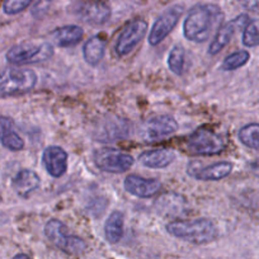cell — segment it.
Here are the masks:
<instances>
[{"label":"cell","instance_id":"obj_14","mask_svg":"<svg viewBox=\"0 0 259 259\" xmlns=\"http://www.w3.org/2000/svg\"><path fill=\"white\" fill-rule=\"evenodd\" d=\"M123 186L130 194L139 198L153 197L161 188V183L158 179H148L140 176L126 177Z\"/></svg>","mask_w":259,"mask_h":259},{"label":"cell","instance_id":"obj_19","mask_svg":"<svg viewBox=\"0 0 259 259\" xmlns=\"http://www.w3.org/2000/svg\"><path fill=\"white\" fill-rule=\"evenodd\" d=\"M231 171H233V164L230 161H220V163H215L212 165L205 166V168L197 169L196 171H192V173H189V176H192L197 181L215 182L226 178Z\"/></svg>","mask_w":259,"mask_h":259},{"label":"cell","instance_id":"obj_3","mask_svg":"<svg viewBox=\"0 0 259 259\" xmlns=\"http://www.w3.org/2000/svg\"><path fill=\"white\" fill-rule=\"evenodd\" d=\"M186 145L187 150L192 155L211 156L223 153L226 148V141L213 130L208 127H200L191 134Z\"/></svg>","mask_w":259,"mask_h":259},{"label":"cell","instance_id":"obj_7","mask_svg":"<svg viewBox=\"0 0 259 259\" xmlns=\"http://www.w3.org/2000/svg\"><path fill=\"white\" fill-rule=\"evenodd\" d=\"M93 160L97 168L107 173H124L134 165V158L130 154L112 148L98 149L94 151Z\"/></svg>","mask_w":259,"mask_h":259},{"label":"cell","instance_id":"obj_27","mask_svg":"<svg viewBox=\"0 0 259 259\" xmlns=\"http://www.w3.org/2000/svg\"><path fill=\"white\" fill-rule=\"evenodd\" d=\"M243 45L245 47H255L259 45V19L249 21L244 27Z\"/></svg>","mask_w":259,"mask_h":259},{"label":"cell","instance_id":"obj_22","mask_svg":"<svg viewBox=\"0 0 259 259\" xmlns=\"http://www.w3.org/2000/svg\"><path fill=\"white\" fill-rule=\"evenodd\" d=\"M124 215L121 211H113L104 224V235L108 243L116 244L123 236Z\"/></svg>","mask_w":259,"mask_h":259},{"label":"cell","instance_id":"obj_12","mask_svg":"<svg viewBox=\"0 0 259 259\" xmlns=\"http://www.w3.org/2000/svg\"><path fill=\"white\" fill-rule=\"evenodd\" d=\"M249 17L246 14H241V16H238L233 21L228 22V23L223 24V26L219 28L218 33H216L215 38L211 42L210 47H208V54L210 55H218L226 45H229V42L231 41L234 36H235L236 32L239 29L244 28V27L248 24Z\"/></svg>","mask_w":259,"mask_h":259},{"label":"cell","instance_id":"obj_31","mask_svg":"<svg viewBox=\"0 0 259 259\" xmlns=\"http://www.w3.org/2000/svg\"><path fill=\"white\" fill-rule=\"evenodd\" d=\"M250 170L254 176L259 177V158L255 159V160L250 164Z\"/></svg>","mask_w":259,"mask_h":259},{"label":"cell","instance_id":"obj_25","mask_svg":"<svg viewBox=\"0 0 259 259\" xmlns=\"http://www.w3.org/2000/svg\"><path fill=\"white\" fill-rule=\"evenodd\" d=\"M169 70L176 75H182L186 68V50L182 46H174L168 55Z\"/></svg>","mask_w":259,"mask_h":259},{"label":"cell","instance_id":"obj_30","mask_svg":"<svg viewBox=\"0 0 259 259\" xmlns=\"http://www.w3.org/2000/svg\"><path fill=\"white\" fill-rule=\"evenodd\" d=\"M239 3L248 11H256L259 8V0H239Z\"/></svg>","mask_w":259,"mask_h":259},{"label":"cell","instance_id":"obj_5","mask_svg":"<svg viewBox=\"0 0 259 259\" xmlns=\"http://www.w3.org/2000/svg\"><path fill=\"white\" fill-rule=\"evenodd\" d=\"M46 238L60 250L68 254L78 255L83 253L87 248L85 241L81 238L68 234V228L62 221L51 219L45 226Z\"/></svg>","mask_w":259,"mask_h":259},{"label":"cell","instance_id":"obj_4","mask_svg":"<svg viewBox=\"0 0 259 259\" xmlns=\"http://www.w3.org/2000/svg\"><path fill=\"white\" fill-rule=\"evenodd\" d=\"M37 74L31 69H6L0 71V96H13L32 91L37 84Z\"/></svg>","mask_w":259,"mask_h":259},{"label":"cell","instance_id":"obj_28","mask_svg":"<svg viewBox=\"0 0 259 259\" xmlns=\"http://www.w3.org/2000/svg\"><path fill=\"white\" fill-rule=\"evenodd\" d=\"M32 2L33 0H6L3 6V11L8 16H14V14L21 13L24 9L28 8L32 4Z\"/></svg>","mask_w":259,"mask_h":259},{"label":"cell","instance_id":"obj_15","mask_svg":"<svg viewBox=\"0 0 259 259\" xmlns=\"http://www.w3.org/2000/svg\"><path fill=\"white\" fill-rule=\"evenodd\" d=\"M176 159V153L170 149H154L144 151L139 156V161L150 169H163L170 165Z\"/></svg>","mask_w":259,"mask_h":259},{"label":"cell","instance_id":"obj_32","mask_svg":"<svg viewBox=\"0 0 259 259\" xmlns=\"http://www.w3.org/2000/svg\"><path fill=\"white\" fill-rule=\"evenodd\" d=\"M13 259H31L27 254H17Z\"/></svg>","mask_w":259,"mask_h":259},{"label":"cell","instance_id":"obj_13","mask_svg":"<svg viewBox=\"0 0 259 259\" xmlns=\"http://www.w3.org/2000/svg\"><path fill=\"white\" fill-rule=\"evenodd\" d=\"M42 164L50 176L60 178L68 170V153L60 146H49L42 154Z\"/></svg>","mask_w":259,"mask_h":259},{"label":"cell","instance_id":"obj_6","mask_svg":"<svg viewBox=\"0 0 259 259\" xmlns=\"http://www.w3.org/2000/svg\"><path fill=\"white\" fill-rule=\"evenodd\" d=\"M54 55V46L50 42H26L17 45L7 52V61L12 65L37 64L51 59Z\"/></svg>","mask_w":259,"mask_h":259},{"label":"cell","instance_id":"obj_10","mask_svg":"<svg viewBox=\"0 0 259 259\" xmlns=\"http://www.w3.org/2000/svg\"><path fill=\"white\" fill-rule=\"evenodd\" d=\"M178 130V122L170 116H158L148 119L141 127V138L148 143L163 140Z\"/></svg>","mask_w":259,"mask_h":259},{"label":"cell","instance_id":"obj_16","mask_svg":"<svg viewBox=\"0 0 259 259\" xmlns=\"http://www.w3.org/2000/svg\"><path fill=\"white\" fill-rule=\"evenodd\" d=\"M84 36V31L81 27L70 24V26L59 27L55 31L51 32L52 42L59 47H70L75 46L76 44L81 41Z\"/></svg>","mask_w":259,"mask_h":259},{"label":"cell","instance_id":"obj_21","mask_svg":"<svg viewBox=\"0 0 259 259\" xmlns=\"http://www.w3.org/2000/svg\"><path fill=\"white\" fill-rule=\"evenodd\" d=\"M128 123L124 119H109L98 131L99 141H116L128 135Z\"/></svg>","mask_w":259,"mask_h":259},{"label":"cell","instance_id":"obj_2","mask_svg":"<svg viewBox=\"0 0 259 259\" xmlns=\"http://www.w3.org/2000/svg\"><path fill=\"white\" fill-rule=\"evenodd\" d=\"M166 231L174 238L192 244H208L218 238V229L208 219H196L192 221H171L166 224Z\"/></svg>","mask_w":259,"mask_h":259},{"label":"cell","instance_id":"obj_17","mask_svg":"<svg viewBox=\"0 0 259 259\" xmlns=\"http://www.w3.org/2000/svg\"><path fill=\"white\" fill-rule=\"evenodd\" d=\"M39 177L31 169H22L14 176L12 181L14 191L21 196V197H28L32 192L36 191L39 187Z\"/></svg>","mask_w":259,"mask_h":259},{"label":"cell","instance_id":"obj_9","mask_svg":"<svg viewBox=\"0 0 259 259\" xmlns=\"http://www.w3.org/2000/svg\"><path fill=\"white\" fill-rule=\"evenodd\" d=\"M182 14H183V7L182 6H173L170 8L165 9L156 18L153 27H151L148 38L149 45L156 46L160 42H163L168 37V34L173 31L174 27L177 26Z\"/></svg>","mask_w":259,"mask_h":259},{"label":"cell","instance_id":"obj_1","mask_svg":"<svg viewBox=\"0 0 259 259\" xmlns=\"http://www.w3.org/2000/svg\"><path fill=\"white\" fill-rule=\"evenodd\" d=\"M223 19L224 13L218 6L200 4L193 7L184 19V37L196 44L207 41L215 29L220 28Z\"/></svg>","mask_w":259,"mask_h":259},{"label":"cell","instance_id":"obj_8","mask_svg":"<svg viewBox=\"0 0 259 259\" xmlns=\"http://www.w3.org/2000/svg\"><path fill=\"white\" fill-rule=\"evenodd\" d=\"M146 32H148V22L145 19H134L126 24V27L118 34V38L114 45V52L117 56L123 57L128 55L140 44Z\"/></svg>","mask_w":259,"mask_h":259},{"label":"cell","instance_id":"obj_18","mask_svg":"<svg viewBox=\"0 0 259 259\" xmlns=\"http://www.w3.org/2000/svg\"><path fill=\"white\" fill-rule=\"evenodd\" d=\"M0 143L11 151H19L24 148V141L14 130L13 121L0 116Z\"/></svg>","mask_w":259,"mask_h":259},{"label":"cell","instance_id":"obj_26","mask_svg":"<svg viewBox=\"0 0 259 259\" xmlns=\"http://www.w3.org/2000/svg\"><path fill=\"white\" fill-rule=\"evenodd\" d=\"M249 59H250V54L246 50H240V51H236L225 57V60L221 64V69L225 71L236 70V69H240L241 66H244L249 61Z\"/></svg>","mask_w":259,"mask_h":259},{"label":"cell","instance_id":"obj_29","mask_svg":"<svg viewBox=\"0 0 259 259\" xmlns=\"http://www.w3.org/2000/svg\"><path fill=\"white\" fill-rule=\"evenodd\" d=\"M50 4H51V0H38V3H36V6L32 9V16L36 18L44 17V14H46V12L49 11Z\"/></svg>","mask_w":259,"mask_h":259},{"label":"cell","instance_id":"obj_23","mask_svg":"<svg viewBox=\"0 0 259 259\" xmlns=\"http://www.w3.org/2000/svg\"><path fill=\"white\" fill-rule=\"evenodd\" d=\"M184 206H186V200L177 193H166L156 201V207L159 212L168 216L183 213Z\"/></svg>","mask_w":259,"mask_h":259},{"label":"cell","instance_id":"obj_24","mask_svg":"<svg viewBox=\"0 0 259 259\" xmlns=\"http://www.w3.org/2000/svg\"><path fill=\"white\" fill-rule=\"evenodd\" d=\"M239 140L246 148L259 150V123H249L239 131Z\"/></svg>","mask_w":259,"mask_h":259},{"label":"cell","instance_id":"obj_20","mask_svg":"<svg viewBox=\"0 0 259 259\" xmlns=\"http://www.w3.org/2000/svg\"><path fill=\"white\" fill-rule=\"evenodd\" d=\"M106 46L107 41L102 36L96 34V36L91 37L83 47V56L87 64L92 65V66L98 65L103 60L104 54H106Z\"/></svg>","mask_w":259,"mask_h":259},{"label":"cell","instance_id":"obj_11","mask_svg":"<svg viewBox=\"0 0 259 259\" xmlns=\"http://www.w3.org/2000/svg\"><path fill=\"white\" fill-rule=\"evenodd\" d=\"M76 14L85 23L101 26L111 18V7L104 0H89L78 7Z\"/></svg>","mask_w":259,"mask_h":259}]
</instances>
